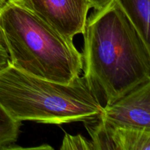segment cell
I'll return each mask as SVG.
<instances>
[{
	"instance_id": "8",
	"label": "cell",
	"mask_w": 150,
	"mask_h": 150,
	"mask_svg": "<svg viewBox=\"0 0 150 150\" xmlns=\"http://www.w3.org/2000/svg\"><path fill=\"white\" fill-rule=\"evenodd\" d=\"M21 125L0 104V150L11 149L18 138Z\"/></svg>"
},
{
	"instance_id": "11",
	"label": "cell",
	"mask_w": 150,
	"mask_h": 150,
	"mask_svg": "<svg viewBox=\"0 0 150 150\" xmlns=\"http://www.w3.org/2000/svg\"><path fill=\"white\" fill-rule=\"evenodd\" d=\"M9 63V57L3 45L0 43V71L4 68Z\"/></svg>"
},
{
	"instance_id": "7",
	"label": "cell",
	"mask_w": 150,
	"mask_h": 150,
	"mask_svg": "<svg viewBox=\"0 0 150 150\" xmlns=\"http://www.w3.org/2000/svg\"><path fill=\"white\" fill-rule=\"evenodd\" d=\"M127 15L147 46L149 43L150 0H114Z\"/></svg>"
},
{
	"instance_id": "4",
	"label": "cell",
	"mask_w": 150,
	"mask_h": 150,
	"mask_svg": "<svg viewBox=\"0 0 150 150\" xmlns=\"http://www.w3.org/2000/svg\"><path fill=\"white\" fill-rule=\"evenodd\" d=\"M43 21L50 27L69 40L76 35H83L89 0H13Z\"/></svg>"
},
{
	"instance_id": "5",
	"label": "cell",
	"mask_w": 150,
	"mask_h": 150,
	"mask_svg": "<svg viewBox=\"0 0 150 150\" xmlns=\"http://www.w3.org/2000/svg\"><path fill=\"white\" fill-rule=\"evenodd\" d=\"M100 120L113 127L150 130V80L103 106Z\"/></svg>"
},
{
	"instance_id": "9",
	"label": "cell",
	"mask_w": 150,
	"mask_h": 150,
	"mask_svg": "<svg viewBox=\"0 0 150 150\" xmlns=\"http://www.w3.org/2000/svg\"><path fill=\"white\" fill-rule=\"evenodd\" d=\"M61 150H95L92 142L85 139L81 135L76 136L65 133Z\"/></svg>"
},
{
	"instance_id": "10",
	"label": "cell",
	"mask_w": 150,
	"mask_h": 150,
	"mask_svg": "<svg viewBox=\"0 0 150 150\" xmlns=\"http://www.w3.org/2000/svg\"><path fill=\"white\" fill-rule=\"evenodd\" d=\"M90 1L91 7L95 10L99 11L108 7L113 2L114 0H89Z\"/></svg>"
},
{
	"instance_id": "1",
	"label": "cell",
	"mask_w": 150,
	"mask_h": 150,
	"mask_svg": "<svg viewBox=\"0 0 150 150\" xmlns=\"http://www.w3.org/2000/svg\"><path fill=\"white\" fill-rule=\"evenodd\" d=\"M83 76L105 105L150 80V47L114 1L86 19Z\"/></svg>"
},
{
	"instance_id": "6",
	"label": "cell",
	"mask_w": 150,
	"mask_h": 150,
	"mask_svg": "<svg viewBox=\"0 0 150 150\" xmlns=\"http://www.w3.org/2000/svg\"><path fill=\"white\" fill-rule=\"evenodd\" d=\"M83 123L95 150H150V130L113 127L100 118Z\"/></svg>"
},
{
	"instance_id": "12",
	"label": "cell",
	"mask_w": 150,
	"mask_h": 150,
	"mask_svg": "<svg viewBox=\"0 0 150 150\" xmlns=\"http://www.w3.org/2000/svg\"><path fill=\"white\" fill-rule=\"evenodd\" d=\"M6 1V0H0V6L2 5L4 2Z\"/></svg>"
},
{
	"instance_id": "3",
	"label": "cell",
	"mask_w": 150,
	"mask_h": 150,
	"mask_svg": "<svg viewBox=\"0 0 150 150\" xmlns=\"http://www.w3.org/2000/svg\"><path fill=\"white\" fill-rule=\"evenodd\" d=\"M0 43L12 65L40 79L70 83L83 70L73 41L13 0L0 6Z\"/></svg>"
},
{
	"instance_id": "2",
	"label": "cell",
	"mask_w": 150,
	"mask_h": 150,
	"mask_svg": "<svg viewBox=\"0 0 150 150\" xmlns=\"http://www.w3.org/2000/svg\"><path fill=\"white\" fill-rule=\"evenodd\" d=\"M0 104L18 121L61 125L92 121L103 106L84 76L61 83L24 73L10 62L0 71Z\"/></svg>"
}]
</instances>
